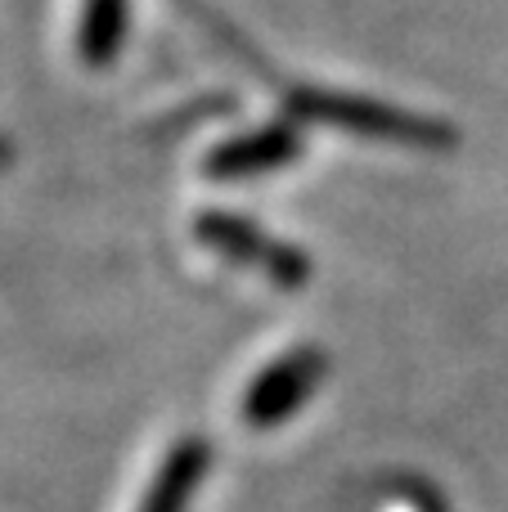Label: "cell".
<instances>
[{"instance_id": "7a4b0ae2", "label": "cell", "mask_w": 508, "mask_h": 512, "mask_svg": "<svg viewBox=\"0 0 508 512\" xmlns=\"http://www.w3.org/2000/svg\"><path fill=\"white\" fill-rule=\"evenodd\" d=\"M203 459H207L203 445H185V450H176V459L167 463L162 481L153 486L149 508H144V512H180V504H185V495H189V486L203 477Z\"/></svg>"}, {"instance_id": "6da1fadb", "label": "cell", "mask_w": 508, "mask_h": 512, "mask_svg": "<svg viewBox=\"0 0 508 512\" xmlns=\"http://www.w3.org/2000/svg\"><path fill=\"white\" fill-rule=\"evenodd\" d=\"M320 355H293V360L275 364V369H266L257 378V387H252L248 396V423H275V418H284L288 409L297 405V400L311 391V382L320 378Z\"/></svg>"}]
</instances>
